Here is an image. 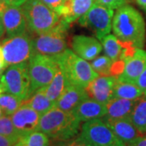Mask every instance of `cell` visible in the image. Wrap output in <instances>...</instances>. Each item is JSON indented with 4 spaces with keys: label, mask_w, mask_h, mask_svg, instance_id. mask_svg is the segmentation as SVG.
<instances>
[{
    "label": "cell",
    "mask_w": 146,
    "mask_h": 146,
    "mask_svg": "<svg viewBox=\"0 0 146 146\" xmlns=\"http://www.w3.org/2000/svg\"><path fill=\"white\" fill-rule=\"evenodd\" d=\"M112 30L122 42L142 49L146 39L145 23L141 13L130 5L118 8L113 17Z\"/></svg>",
    "instance_id": "cell-1"
},
{
    "label": "cell",
    "mask_w": 146,
    "mask_h": 146,
    "mask_svg": "<svg viewBox=\"0 0 146 146\" xmlns=\"http://www.w3.org/2000/svg\"><path fill=\"white\" fill-rule=\"evenodd\" d=\"M38 130L56 142L65 141L78 136L80 122L72 112L54 106L41 115Z\"/></svg>",
    "instance_id": "cell-2"
},
{
    "label": "cell",
    "mask_w": 146,
    "mask_h": 146,
    "mask_svg": "<svg viewBox=\"0 0 146 146\" xmlns=\"http://www.w3.org/2000/svg\"><path fill=\"white\" fill-rule=\"evenodd\" d=\"M52 58L63 70L68 84L85 89L91 81L99 76L87 60L79 57L72 50L67 49L61 54Z\"/></svg>",
    "instance_id": "cell-3"
},
{
    "label": "cell",
    "mask_w": 146,
    "mask_h": 146,
    "mask_svg": "<svg viewBox=\"0 0 146 146\" xmlns=\"http://www.w3.org/2000/svg\"><path fill=\"white\" fill-rule=\"evenodd\" d=\"M25 12L27 28L30 33L39 35L50 30L60 21V16L42 0H27L21 6Z\"/></svg>",
    "instance_id": "cell-4"
},
{
    "label": "cell",
    "mask_w": 146,
    "mask_h": 146,
    "mask_svg": "<svg viewBox=\"0 0 146 146\" xmlns=\"http://www.w3.org/2000/svg\"><path fill=\"white\" fill-rule=\"evenodd\" d=\"M0 87L3 93L12 94L23 101L31 96L28 62L8 66L0 75Z\"/></svg>",
    "instance_id": "cell-5"
},
{
    "label": "cell",
    "mask_w": 146,
    "mask_h": 146,
    "mask_svg": "<svg viewBox=\"0 0 146 146\" xmlns=\"http://www.w3.org/2000/svg\"><path fill=\"white\" fill-rule=\"evenodd\" d=\"M70 25L61 21L50 30L36 35L33 38L36 54L54 57L67 50L68 29Z\"/></svg>",
    "instance_id": "cell-6"
},
{
    "label": "cell",
    "mask_w": 146,
    "mask_h": 146,
    "mask_svg": "<svg viewBox=\"0 0 146 146\" xmlns=\"http://www.w3.org/2000/svg\"><path fill=\"white\" fill-rule=\"evenodd\" d=\"M58 65L54 58L35 54L28 61L31 95L38 89L46 88L57 72Z\"/></svg>",
    "instance_id": "cell-7"
},
{
    "label": "cell",
    "mask_w": 146,
    "mask_h": 146,
    "mask_svg": "<svg viewBox=\"0 0 146 146\" xmlns=\"http://www.w3.org/2000/svg\"><path fill=\"white\" fill-rule=\"evenodd\" d=\"M2 49L7 66L27 63L36 53L33 38L25 33L14 36H7L2 42Z\"/></svg>",
    "instance_id": "cell-8"
},
{
    "label": "cell",
    "mask_w": 146,
    "mask_h": 146,
    "mask_svg": "<svg viewBox=\"0 0 146 146\" xmlns=\"http://www.w3.org/2000/svg\"><path fill=\"white\" fill-rule=\"evenodd\" d=\"M114 10L95 3L83 16L79 19L80 25L89 29L101 41L110 34L112 29Z\"/></svg>",
    "instance_id": "cell-9"
},
{
    "label": "cell",
    "mask_w": 146,
    "mask_h": 146,
    "mask_svg": "<svg viewBox=\"0 0 146 146\" xmlns=\"http://www.w3.org/2000/svg\"><path fill=\"white\" fill-rule=\"evenodd\" d=\"M79 136L93 146H127L102 119L84 122Z\"/></svg>",
    "instance_id": "cell-10"
},
{
    "label": "cell",
    "mask_w": 146,
    "mask_h": 146,
    "mask_svg": "<svg viewBox=\"0 0 146 146\" xmlns=\"http://www.w3.org/2000/svg\"><path fill=\"white\" fill-rule=\"evenodd\" d=\"M41 115L26 104L21 107L11 115L12 123L21 136L38 130Z\"/></svg>",
    "instance_id": "cell-11"
},
{
    "label": "cell",
    "mask_w": 146,
    "mask_h": 146,
    "mask_svg": "<svg viewBox=\"0 0 146 146\" xmlns=\"http://www.w3.org/2000/svg\"><path fill=\"white\" fill-rule=\"evenodd\" d=\"M1 17L7 36H18L27 33L26 18L21 6H8Z\"/></svg>",
    "instance_id": "cell-12"
},
{
    "label": "cell",
    "mask_w": 146,
    "mask_h": 146,
    "mask_svg": "<svg viewBox=\"0 0 146 146\" xmlns=\"http://www.w3.org/2000/svg\"><path fill=\"white\" fill-rule=\"evenodd\" d=\"M116 82L117 77L115 76H99L88 84L85 90L90 98L106 105L113 98L114 86Z\"/></svg>",
    "instance_id": "cell-13"
},
{
    "label": "cell",
    "mask_w": 146,
    "mask_h": 146,
    "mask_svg": "<svg viewBox=\"0 0 146 146\" xmlns=\"http://www.w3.org/2000/svg\"><path fill=\"white\" fill-rule=\"evenodd\" d=\"M146 68V50L137 48L133 55L125 60L123 72L117 78L118 81L136 84L137 79Z\"/></svg>",
    "instance_id": "cell-14"
},
{
    "label": "cell",
    "mask_w": 146,
    "mask_h": 146,
    "mask_svg": "<svg viewBox=\"0 0 146 146\" xmlns=\"http://www.w3.org/2000/svg\"><path fill=\"white\" fill-rule=\"evenodd\" d=\"M72 51L84 60H93L99 56L102 50V45L98 39L92 36L76 35L72 40Z\"/></svg>",
    "instance_id": "cell-15"
},
{
    "label": "cell",
    "mask_w": 146,
    "mask_h": 146,
    "mask_svg": "<svg viewBox=\"0 0 146 146\" xmlns=\"http://www.w3.org/2000/svg\"><path fill=\"white\" fill-rule=\"evenodd\" d=\"M97 0H66L57 13L60 20L71 25L83 16Z\"/></svg>",
    "instance_id": "cell-16"
},
{
    "label": "cell",
    "mask_w": 146,
    "mask_h": 146,
    "mask_svg": "<svg viewBox=\"0 0 146 146\" xmlns=\"http://www.w3.org/2000/svg\"><path fill=\"white\" fill-rule=\"evenodd\" d=\"M89 98L85 89L68 84L60 98L55 102V107L67 112H72L80 103Z\"/></svg>",
    "instance_id": "cell-17"
},
{
    "label": "cell",
    "mask_w": 146,
    "mask_h": 146,
    "mask_svg": "<svg viewBox=\"0 0 146 146\" xmlns=\"http://www.w3.org/2000/svg\"><path fill=\"white\" fill-rule=\"evenodd\" d=\"M72 113L80 123H84L89 120L102 119L106 115V106L89 98L80 103Z\"/></svg>",
    "instance_id": "cell-18"
},
{
    "label": "cell",
    "mask_w": 146,
    "mask_h": 146,
    "mask_svg": "<svg viewBox=\"0 0 146 146\" xmlns=\"http://www.w3.org/2000/svg\"><path fill=\"white\" fill-rule=\"evenodd\" d=\"M102 119L109 126L116 136L127 146L132 143L137 137L141 136L132 124L129 118L120 119Z\"/></svg>",
    "instance_id": "cell-19"
},
{
    "label": "cell",
    "mask_w": 146,
    "mask_h": 146,
    "mask_svg": "<svg viewBox=\"0 0 146 146\" xmlns=\"http://www.w3.org/2000/svg\"><path fill=\"white\" fill-rule=\"evenodd\" d=\"M138 100H129L119 98H111L106 105V115L102 119H120L129 118Z\"/></svg>",
    "instance_id": "cell-20"
},
{
    "label": "cell",
    "mask_w": 146,
    "mask_h": 146,
    "mask_svg": "<svg viewBox=\"0 0 146 146\" xmlns=\"http://www.w3.org/2000/svg\"><path fill=\"white\" fill-rule=\"evenodd\" d=\"M23 103L28 105L41 115L55 106V102L47 97L46 88L36 90L28 99L24 101Z\"/></svg>",
    "instance_id": "cell-21"
},
{
    "label": "cell",
    "mask_w": 146,
    "mask_h": 146,
    "mask_svg": "<svg viewBox=\"0 0 146 146\" xmlns=\"http://www.w3.org/2000/svg\"><path fill=\"white\" fill-rule=\"evenodd\" d=\"M68 84V82L66 78V76L63 72V70L58 66V69L57 72L55 73L52 81L46 88V94L47 97L52 102H56L57 100L62 95Z\"/></svg>",
    "instance_id": "cell-22"
},
{
    "label": "cell",
    "mask_w": 146,
    "mask_h": 146,
    "mask_svg": "<svg viewBox=\"0 0 146 146\" xmlns=\"http://www.w3.org/2000/svg\"><path fill=\"white\" fill-rule=\"evenodd\" d=\"M144 94L136 84L118 81L115 83L113 91V98L129 100H138L144 98Z\"/></svg>",
    "instance_id": "cell-23"
},
{
    "label": "cell",
    "mask_w": 146,
    "mask_h": 146,
    "mask_svg": "<svg viewBox=\"0 0 146 146\" xmlns=\"http://www.w3.org/2000/svg\"><path fill=\"white\" fill-rule=\"evenodd\" d=\"M131 122L141 135L146 134V97L137 101L131 113Z\"/></svg>",
    "instance_id": "cell-24"
},
{
    "label": "cell",
    "mask_w": 146,
    "mask_h": 146,
    "mask_svg": "<svg viewBox=\"0 0 146 146\" xmlns=\"http://www.w3.org/2000/svg\"><path fill=\"white\" fill-rule=\"evenodd\" d=\"M101 41L105 55L110 58L113 62L119 60L124 47L123 42L112 34H108Z\"/></svg>",
    "instance_id": "cell-25"
},
{
    "label": "cell",
    "mask_w": 146,
    "mask_h": 146,
    "mask_svg": "<svg viewBox=\"0 0 146 146\" xmlns=\"http://www.w3.org/2000/svg\"><path fill=\"white\" fill-rule=\"evenodd\" d=\"M50 138L37 130L25 134L20 137L15 146H49Z\"/></svg>",
    "instance_id": "cell-26"
},
{
    "label": "cell",
    "mask_w": 146,
    "mask_h": 146,
    "mask_svg": "<svg viewBox=\"0 0 146 146\" xmlns=\"http://www.w3.org/2000/svg\"><path fill=\"white\" fill-rule=\"evenodd\" d=\"M24 101L12 94H2L0 95V107L4 115L11 116L21 107Z\"/></svg>",
    "instance_id": "cell-27"
},
{
    "label": "cell",
    "mask_w": 146,
    "mask_h": 146,
    "mask_svg": "<svg viewBox=\"0 0 146 146\" xmlns=\"http://www.w3.org/2000/svg\"><path fill=\"white\" fill-rule=\"evenodd\" d=\"M113 63L114 62L106 55H101L91 60L90 64L99 76H111V68Z\"/></svg>",
    "instance_id": "cell-28"
},
{
    "label": "cell",
    "mask_w": 146,
    "mask_h": 146,
    "mask_svg": "<svg viewBox=\"0 0 146 146\" xmlns=\"http://www.w3.org/2000/svg\"><path fill=\"white\" fill-rule=\"evenodd\" d=\"M0 135L9 137L18 141L21 135L16 130L11 116L3 115L0 118Z\"/></svg>",
    "instance_id": "cell-29"
},
{
    "label": "cell",
    "mask_w": 146,
    "mask_h": 146,
    "mask_svg": "<svg viewBox=\"0 0 146 146\" xmlns=\"http://www.w3.org/2000/svg\"><path fill=\"white\" fill-rule=\"evenodd\" d=\"M54 146H93L89 142L84 140L82 137L76 136L70 140L65 141H59L57 142Z\"/></svg>",
    "instance_id": "cell-30"
},
{
    "label": "cell",
    "mask_w": 146,
    "mask_h": 146,
    "mask_svg": "<svg viewBox=\"0 0 146 146\" xmlns=\"http://www.w3.org/2000/svg\"><path fill=\"white\" fill-rule=\"evenodd\" d=\"M131 0H97V3L110 9H118L123 6L127 5Z\"/></svg>",
    "instance_id": "cell-31"
},
{
    "label": "cell",
    "mask_w": 146,
    "mask_h": 146,
    "mask_svg": "<svg viewBox=\"0 0 146 146\" xmlns=\"http://www.w3.org/2000/svg\"><path fill=\"white\" fill-rule=\"evenodd\" d=\"M42 1L50 9L57 12L66 0H42Z\"/></svg>",
    "instance_id": "cell-32"
},
{
    "label": "cell",
    "mask_w": 146,
    "mask_h": 146,
    "mask_svg": "<svg viewBox=\"0 0 146 146\" xmlns=\"http://www.w3.org/2000/svg\"><path fill=\"white\" fill-rule=\"evenodd\" d=\"M136 84L141 89V91L144 94V96L146 97V68L141 73L139 78L137 79Z\"/></svg>",
    "instance_id": "cell-33"
},
{
    "label": "cell",
    "mask_w": 146,
    "mask_h": 146,
    "mask_svg": "<svg viewBox=\"0 0 146 146\" xmlns=\"http://www.w3.org/2000/svg\"><path fill=\"white\" fill-rule=\"evenodd\" d=\"M17 141L0 135V146H15Z\"/></svg>",
    "instance_id": "cell-34"
},
{
    "label": "cell",
    "mask_w": 146,
    "mask_h": 146,
    "mask_svg": "<svg viewBox=\"0 0 146 146\" xmlns=\"http://www.w3.org/2000/svg\"><path fill=\"white\" fill-rule=\"evenodd\" d=\"M127 146H146V134L137 137L135 141Z\"/></svg>",
    "instance_id": "cell-35"
},
{
    "label": "cell",
    "mask_w": 146,
    "mask_h": 146,
    "mask_svg": "<svg viewBox=\"0 0 146 146\" xmlns=\"http://www.w3.org/2000/svg\"><path fill=\"white\" fill-rule=\"evenodd\" d=\"M7 64L5 62V58H4V55H3V51L2 46L0 45V75L3 72V71L7 68Z\"/></svg>",
    "instance_id": "cell-36"
},
{
    "label": "cell",
    "mask_w": 146,
    "mask_h": 146,
    "mask_svg": "<svg viewBox=\"0 0 146 146\" xmlns=\"http://www.w3.org/2000/svg\"><path fill=\"white\" fill-rule=\"evenodd\" d=\"M8 6H22L27 0H3Z\"/></svg>",
    "instance_id": "cell-37"
},
{
    "label": "cell",
    "mask_w": 146,
    "mask_h": 146,
    "mask_svg": "<svg viewBox=\"0 0 146 146\" xmlns=\"http://www.w3.org/2000/svg\"><path fill=\"white\" fill-rule=\"evenodd\" d=\"M7 7H8V5L3 0H0V16H2L3 12L7 8Z\"/></svg>",
    "instance_id": "cell-38"
},
{
    "label": "cell",
    "mask_w": 146,
    "mask_h": 146,
    "mask_svg": "<svg viewBox=\"0 0 146 146\" xmlns=\"http://www.w3.org/2000/svg\"><path fill=\"white\" fill-rule=\"evenodd\" d=\"M5 28L3 26V23L2 21V17L0 16V39L4 36V33H5Z\"/></svg>",
    "instance_id": "cell-39"
},
{
    "label": "cell",
    "mask_w": 146,
    "mask_h": 146,
    "mask_svg": "<svg viewBox=\"0 0 146 146\" xmlns=\"http://www.w3.org/2000/svg\"><path fill=\"white\" fill-rule=\"evenodd\" d=\"M137 4L146 11V0H136Z\"/></svg>",
    "instance_id": "cell-40"
},
{
    "label": "cell",
    "mask_w": 146,
    "mask_h": 146,
    "mask_svg": "<svg viewBox=\"0 0 146 146\" xmlns=\"http://www.w3.org/2000/svg\"><path fill=\"white\" fill-rule=\"evenodd\" d=\"M3 115H4V114H3V110H2V109H1V107H0V118H1L2 116H3Z\"/></svg>",
    "instance_id": "cell-41"
},
{
    "label": "cell",
    "mask_w": 146,
    "mask_h": 146,
    "mask_svg": "<svg viewBox=\"0 0 146 146\" xmlns=\"http://www.w3.org/2000/svg\"><path fill=\"white\" fill-rule=\"evenodd\" d=\"M3 94V90H2V89H1V87H0V95H1V94Z\"/></svg>",
    "instance_id": "cell-42"
}]
</instances>
